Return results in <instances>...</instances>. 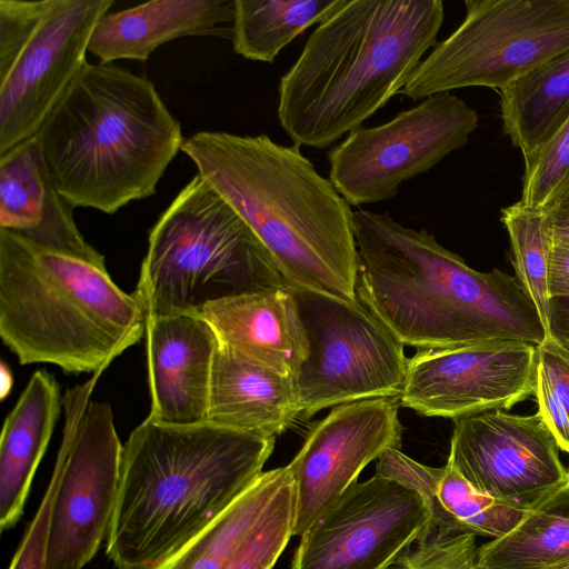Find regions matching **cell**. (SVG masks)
<instances>
[{
  "mask_svg": "<svg viewBox=\"0 0 569 569\" xmlns=\"http://www.w3.org/2000/svg\"><path fill=\"white\" fill-rule=\"evenodd\" d=\"M299 418L295 383L218 345L210 381L207 422L277 438Z\"/></svg>",
  "mask_w": 569,
  "mask_h": 569,
  "instance_id": "7402d4cb",
  "label": "cell"
},
{
  "mask_svg": "<svg viewBox=\"0 0 569 569\" xmlns=\"http://www.w3.org/2000/svg\"><path fill=\"white\" fill-rule=\"evenodd\" d=\"M345 0H234L231 41L237 54L272 63L280 51Z\"/></svg>",
  "mask_w": 569,
  "mask_h": 569,
  "instance_id": "484cf974",
  "label": "cell"
},
{
  "mask_svg": "<svg viewBox=\"0 0 569 569\" xmlns=\"http://www.w3.org/2000/svg\"><path fill=\"white\" fill-rule=\"evenodd\" d=\"M535 396L538 413L569 453V342L549 335L537 346Z\"/></svg>",
  "mask_w": 569,
  "mask_h": 569,
  "instance_id": "f546056e",
  "label": "cell"
},
{
  "mask_svg": "<svg viewBox=\"0 0 569 569\" xmlns=\"http://www.w3.org/2000/svg\"><path fill=\"white\" fill-rule=\"evenodd\" d=\"M74 207L58 191L36 137L0 156V229L31 244L107 268L80 232Z\"/></svg>",
  "mask_w": 569,
  "mask_h": 569,
  "instance_id": "ac0fdd59",
  "label": "cell"
},
{
  "mask_svg": "<svg viewBox=\"0 0 569 569\" xmlns=\"http://www.w3.org/2000/svg\"><path fill=\"white\" fill-rule=\"evenodd\" d=\"M356 293L405 345L452 349L511 340L540 345L548 333L519 282L469 267L426 230L387 212L353 210Z\"/></svg>",
  "mask_w": 569,
  "mask_h": 569,
  "instance_id": "6da1fadb",
  "label": "cell"
},
{
  "mask_svg": "<svg viewBox=\"0 0 569 569\" xmlns=\"http://www.w3.org/2000/svg\"><path fill=\"white\" fill-rule=\"evenodd\" d=\"M478 121L458 96H429L386 123L350 132L327 154L328 178L352 207L389 200L405 181L462 148Z\"/></svg>",
  "mask_w": 569,
  "mask_h": 569,
  "instance_id": "8fae6325",
  "label": "cell"
},
{
  "mask_svg": "<svg viewBox=\"0 0 569 569\" xmlns=\"http://www.w3.org/2000/svg\"><path fill=\"white\" fill-rule=\"evenodd\" d=\"M433 530L417 490L375 473L350 486L300 536L290 569H389Z\"/></svg>",
  "mask_w": 569,
  "mask_h": 569,
  "instance_id": "7c38bea8",
  "label": "cell"
},
{
  "mask_svg": "<svg viewBox=\"0 0 569 569\" xmlns=\"http://www.w3.org/2000/svg\"><path fill=\"white\" fill-rule=\"evenodd\" d=\"M289 473V465L263 471L239 499L160 569H224Z\"/></svg>",
  "mask_w": 569,
  "mask_h": 569,
  "instance_id": "4316f807",
  "label": "cell"
},
{
  "mask_svg": "<svg viewBox=\"0 0 569 569\" xmlns=\"http://www.w3.org/2000/svg\"><path fill=\"white\" fill-rule=\"evenodd\" d=\"M481 569H569V480L508 535L477 548Z\"/></svg>",
  "mask_w": 569,
  "mask_h": 569,
  "instance_id": "d4e9b609",
  "label": "cell"
},
{
  "mask_svg": "<svg viewBox=\"0 0 569 569\" xmlns=\"http://www.w3.org/2000/svg\"><path fill=\"white\" fill-rule=\"evenodd\" d=\"M98 376L68 388L54 469L47 569H82L106 542L117 505L122 447L108 402L91 395Z\"/></svg>",
  "mask_w": 569,
  "mask_h": 569,
  "instance_id": "30bf717a",
  "label": "cell"
},
{
  "mask_svg": "<svg viewBox=\"0 0 569 569\" xmlns=\"http://www.w3.org/2000/svg\"><path fill=\"white\" fill-rule=\"evenodd\" d=\"M146 326L138 291L120 289L107 268L0 229V337L20 365L100 377Z\"/></svg>",
  "mask_w": 569,
  "mask_h": 569,
  "instance_id": "8992f818",
  "label": "cell"
},
{
  "mask_svg": "<svg viewBox=\"0 0 569 569\" xmlns=\"http://www.w3.org/2000/svg\"><path fill=\"white\" fill-rule=\"evenodd\" d=\"M113 0H54L0 79V156L36 136L84 63Z\"/></svg>",
  "mask_w": 569,
  "mask_h": 569,
  "instance_id": "9a60e30c",
  "label": "cell"
},
{
  "mask_svg": "<svg viewBox=\"0 0 569 569\" xmlns=\"http://www.w3.org/2000/svg\"><path fill=\"white\" fill-rule=\"evenodd\" d=\"M62 406L59 385L36 371L6 417L0 437V527L21 518L31 482L47 450Z\"/></svg>",
  "mask_w": 569,
  "mask_h": 569,
  "instance_id": "603a6c76",
  "label": "cell"
},
{
  "mask_svg": "<svg viewBox=\"0 0 569 569\" xmlns=\"http://www.w3.org/2000/svg\"><path fill=\"white\" fill-rule=\"evenodd\" d=\"M376 473L417 490L441 535L497 539L513 530L528 511L478 490L449 460L442 467H429L389 448L378 459Z\"/></svg>",
  "mask_w": 569,
  "mask_h": 569,
  "instance_id": "ffe728a7",
  "label": "cell"
},
{
  "mask_svg": "<svg viewBox=\"0 0 569 569\" xmlns=\"http://www.w3.org/2000/svg\"><path fill=\"white\" fill-rule=\"evenodd\" d=\"M293 517L295 481L290 468L289 476L224 569H271L292 536Z\"/></svg>",
  "mask_w": 569,
  "mask_h": 569,
  "instance_id": "f1b7e54d",
  "label": "cell"
},
{
  "mask_svg": "<svg viewBox=\"0 0 569 569\" xmlns=\"http://www.w3.org/2000/svg\"><path fill=\"white\" fill-rule=\"evenodd\" d=\"M517 279L535 303L549 336V266L553 238L548 210L517 201L501 209Z\"/></svg>",
  "mask_w": 569,
  "mask_h": 569,
  "instance_id": "83f0119b",
  "label": "cell"
},
{
  "mask_svg": "<svg viewBox=\"0 0 569 569\" xmlns=\"http://www.w3.org/2000/svg\"><path fill=\"white\" fill-rule=\"evenodd\" d=\"M476 537L441 535L433 530L411 547L391 569H481Z\"/></svg>",
  "mask_w": 569,
  "mask_h": 569,
  "instance_id": "1f68e13d",
  "label": "cell"
},
{
  "mask_svg": "<svg viewBox=\"0 0 569 569\" xmlns=\"http://www.w3.org/2000/svg\"><path fill=\"white\" fill-rule=\"evenodd\" d=\"M150 412L167 426L207 421L210 381L218 338L200 315L181 313L147 320Z\"/></svg>",
  "mask_w": 569,
  "mask_h": 569,
  "instance_id": "e0dca14e",
  "label": "cell"
},
{
  "mask_svg": "<svg viewBox=\"0 0 569 569\" xmlns=\"http://www.w3.org/2000/svg\"><path fill=\"white\" fill-rule=\"evenodd\" d=\"M453 421L448 460L478 490L530 509L569 480L557 440L538 412L492 410Z\"/></svg>",
  "mask_w": 569,
  "mask_h": 569,
  "instance_id": "5bb4252c",
  "label": "cell"
},
{
  "mask_svg": "<svg viewBox=\"0 0 569 569\" xmlns=\"http://www.w3.org/2000/svg\"><path fill=\"white\" fill-rule=\"evenodd\" d=\"M54 0H0V79L13 66Z\"/></svg>",
  "mask_w": 569,
  "mask_h": 569,
  "instance_id": "d6a6232c",
  "label": "cell"
},
{
  "mask_svg": "<svg viewBox=\"0 0 569 569\" xmlns=\"http://www.w3.org/2000/svg\"><path fill=\"white\" fill-rule=\"evenodd\" d=\"M12 382H13V379H12V373L10 371V368H8V366L4 362H2L0 366V398L1 399H4L8 396V393L11 390Z\"/></svg>",
  "mask_w": 569,
  "mask_h": 569,
  "instance_id": "74e56055",
  "label": "cell"
},
{
  "mask_svg": "<svg viewBox=\"0 0 569 569\" xmlns=\"http://www.w3.org/2000/svg\"><path fill=\"white\" fill-rule=\"evenodd\" d=\"M536 369L537 346L522 341L418 350L407 361L400 406L453 420L507 411L535 396Z\"/></svg>",
  "mask_w": 569,
  "mask_h": 569,
  "instance_id": "4fadbf2b",
  "label": "cell"
},
{
  "mask_svg": "<svg viewBox=\"0 0 569 569\" xmlns=\"http://www.w3.org/2000/svg\"><path fill=\"white\" fill-rule=\"evenodd\" d=\"M181 151L253 230L289 289L358 299L353 210L300 147L199 131Z\"/></svg>",
  "mask_w": 569,
  "mask_h": 569,
  "instance_id": "7a4b0ae2",
  "label": "cell"
},
{
  "mask_svg": "<svg viewBox=\"0 0 569 569\" xmlns=\"http://www.w3.org/2000/svg\"><path fill=\"white\" fill-rule=\"evenodd\" d=\"M34 137L61 196L108 214L154 196L184 141L151 81L101 62L84 63Z\"/></svg>",
  "mask_w": 569,
  "mask_h": 569,
  "instance_id": "5b68a950",
  "label": "cell"
},
{
  "mask_svg": "<svg viewBox=\"0 0 569 569\" xmlns=\"http://www.w3.org/2000/svg\"><path fill=\"white\" fill-rule=\"evenodd\" d=\"M57 487L58 472L53 468L38 510L24 531L9 569H47L51 513Z\"/></svg>",
  "mask_w": 569,
  "mask_h": 569,
  "instance_id": "836d02e7",
  "label": "cell"
},
{
  "mask_svg": "<svg viewBox=\"0 0 569 569\" xmlns=\"http://www.w3.org/2000/svg\"><path fill=\"white\" fill-rule=\"evenodd\" d=\"M234 0H152L106 13L97 23L89 52L101 63L146 61L166 42L190 36L231 38Z\"/></svg>",
  "mask_w": 569,
  "mask_h": 569,
  "instance_id": "44dd1931",
  "label": "cell"
},
{
  "mask_svg": "<svg viewBox=\"0 0 569 569\" xmlns=\"http://www.w3.org/2000/svg\"><path fill=\"white\" fill-rule=\"evenodd\" d=\"M465 7L462 22L399 94L419 100L469 87L501 91L569 50V0H466Z\"/></svg>",
  "mask_w": 569,
  "mask_h": 569,
  "instance_id": "ba28073f",
  "label": "cell"
},
{
  "mask_svg": "<svg viewBox=\"0 0 569 569\" xmlns=\"http://www.w3.org/2000/svg\"><path fill=\"white\" fill-rule=\"evenodd\" d=\"M520 200L550 210L569 198V118L538 151L523 159Z\"/></svg>",
  "mask_w": 569,
  "mask_h": 569,
  "instance_id": "4dcf8cb0",
  "label": "cell"
},
{
  "mask_svg": "<svg viewBox=\"0 0 569 569\" xmlns=\"http://www.w3.org/2000/svg\"><path fill=\"white\" fill-rule=\"evenodd\" d=\"M549 296L569 297V247L555 241L549 266Z\"/></svg>",
  "mask_w": 569,
  "mask_h": 569,
  "instance_id": "e575fe53",
  "label": "cell"
},
{
  "mask_svg": "<svg viewBox=\"0 0 569 569\" xmlns=\"http://www.w3.org/2000/svg\"><path fill=\"white\" fill-rule=\"evenodd\" d=\"M274 441L146 418L122 447L108 558L118 569H160L256 482Z\"/></svg>",
  "mask_w": 569,
  "mask_h": 569,
  "instance_id": "3957f363",
  "label": "cell"
},
{
  "mask_svg": "<svg viewBox=\"0 0 569 569\" xmlns=\"http://www.w3.org/2000/svg\"><path fill=\"white\" fill-rule=\"evenodd\" d=\"M218 341L247 361L295 377L307 353V341L293 291L274 287L244 292L199 313Z\"/></svg>",
  "mask_w": 569,
  "mask_h": 569,
  "instance_id": "d6986e66",
  "label": "cell"
},
{
  "mask_svg": "<svg viewBox=\"0 0 569 569\" xmlns=\"http://www.w3.org/2000/svg\"><path fill=\"white\" fill-rule=\"evenodd\" d=\"M548 212L553 241L569 247V198Z\"/></svg>",
  "mask_w": 569,
  "mask_h": 569,
  "instance_id": "8d00e7d4",
  "label": "cell"
},
{
  "mask_svg": "<svg viewBox=\"0 0 569 569\" xmlns=\"http://www.w3.org/2000/svg\"><path fill=\"white\" fill-rule=\"evenodd\" d=\"M549 335L569 342V297L550 298Z\"/></svg>",
  "mask_w": 569,
  "mask_h": 569,
  "instance_id": "d590c367",
  "label": "cell"
},
{
  "mask_svg": "<svg viewBox=\"0 0 569 569\" xmlns=\"http://www.w3.org/2000/svg\"><path fill=\"white\" fill-rule=\"evenodd\" d=\"M441 0H345L281 76L277 116L298 147L322 149L406 86L437 44Z\"/></svg>",
  "mask_w": 569,
  "mask_h": 569,
  "instance_id": "277c9868",
  "label": "cell"
},
{
  "mask_svg": "<svg viewBox=\"0 0 569 569\" xmlns=\"http://www.w3.org/2000/svg\"><path fill=\"white\" fill-rule=\"evenodd\" d=\"M400 398L366 399L333 407L309 430L289 463L295 481L292 536L309 526L389 448L401 447Z\"/></svg>",
  "mask_w": 569,
  "mask_h": 569,
  "instance_id": "2e32d148",
  "label": "cell"
},
{
  "mask_svg": "<svg viewBox=\"0 0 569 569\" xmlns=\"http://www.w3.org/2000/svg\"><path fill=\"white\" fill-rule=\"evenodd\" d=\"M502 130L523 159L546 144L569 118V50L500 91Z\"/></svg>",
  "mask_w": 569,
  "mask_h": 569,
  "instance_id": "cb8c5ba5",
  "label": "cell"
},
{
  "mask_svg": "<svg viewBox=\"0 0 569 569\" xmlns=\"http://www.w3.org/2000/svg\"><path fill=\"white\" fill-rule=\"evenodd\" d=\"M292 291L307 341L293 377L299 418L366 399L400 398L405 345L368 307L359 299Z\"/></svg>",
  "mask_w": 569,
  "mask_h": 569,
  "instance_id": "9c48e42d",
  "label": "cell"
},
{
  "mask_svg": "<svg viewBox=\"0 0 569 569\" xmlns=\"http://www.w3.org/2000/svg\"><path fill=\"white\" fill-rule=\"evenodd\" d=\"M274 287L287 284L267 248L197 173L150 230L136 290L148 320Z\"/></svg>",
  "mask_w": 569,
  "mask_h": 569,
  "instance_id": "52a82bcc",
  "label": "cell"
}]
</instances>
